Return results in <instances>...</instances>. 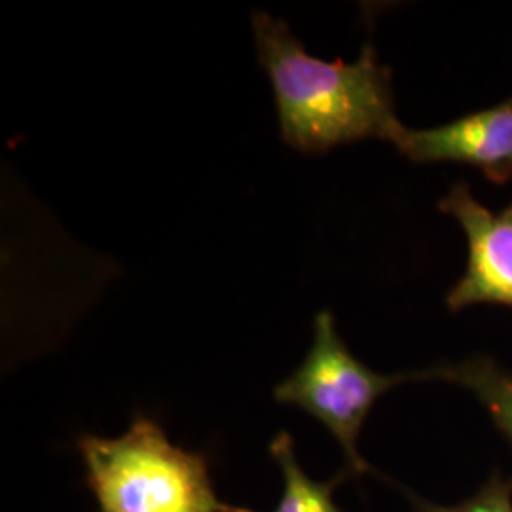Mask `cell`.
Listing matches in <instances>:
<instances>
[{"label":"cell","mask_w":512,"mask_h":512,"mask_svg":"<svg viewBox=\"0 0 512 512\" xmlns=\"http://www.w3.org/2000/svg\"><path fill=\"white\" fill-rule=\"evenodd\" d=\"M251 21L285 145L323 154L361 139L399 143L406 128L395 114L391 69L378 61L370 42L353 63L323 61L308 54L287 21L266 12H255Z\"/></svg>","instance_id":"cell-1"},{"label":"cell","mask_w":512,"mask_h":512,"mask_svg":"<svg viewBox=\"0 0 512 512\" xmlns=\"http://www.w3.org/2000/svg\"><path fill=\"white\" fill-rule=\"evenodd\" d=\"M76 450L99 512H258L224 503L207 456L173 444L148 416L116 439L82 435Z\"/></svg>","instance_id":"cell-2"},{"label":"cell","mask_w":512,"mask_h":512,"mask_svg":"<svg viewBox=\"0 0 512 512\" xmlns=\"http://www.w3.org/2000/svg\"><path fill=\"white\" fill-rule=\"evenodd\" d=\"M427 372L380 374L361 363L340 338L334 315L319 311L313 321V342L304 361L275 385L277 403L304 410L323 423L346 456V475L370 473L359 452V435L376 401L395 385L425 380Z\"/></svg>","instance_id":"cell-3"},{"label":"cell","mask_w":512,"mask_h":512,"mask_svg":"<svg viewBox=\"0 0 512 512\" xmlns=\"http://www.w3.org/2000/svg\"><path fill=\"white\" fill-rule=\"evenodd\" d=\"M439 209L458 220L469 239L467 272L446 296L448 308L512 306V202L494 213L476 202L467 184L459 183L452 186Z\"/></svg>","instance_id":"cell-4"},{"label":"cell","mask_w":512,"mask_h":512,"mask_svg":"<svg viewBox=\"0 0 512 512\" xmlns=\"http://www.w3.org/2000/svg\"><path fill=\"white\" fill-rule=\"evenodd\" d=\"M412 162H459L492 183L512 179V99L431 129H408L395 145Z\"/></svg>","instance_id":"cell-5"},{"label":"cell","mask_w":512,"mask_h":512,"mask_svg":"<svg viewBox=\"0 0 512 512\" xmlns=\"http://www.w3.org/2000/svg\"><path fill=\"white\" fill-rule=\"evenodd\" d=\"M270 456L283 476V492L274 512H344L334 503L332 492L348 476L346 473L329 482L313 480L298 463L293 439L287 431L277 433L270 442Z\"/></svg>","instance_id":"cell-6"},{"label":"cell","mask_w":512,"mask_h":512,"mask_svg":"<svg viewBox=\"0 0 512 512\" xmlns=\"http://www.w3.org/2000/svg\"><path fill=\"white\" fill-rule=\"evenodd\" d=\"M429 378L463 385L490 412L495 425L512 442V374L486 357L429 370Z\"/></svg>","instance_id":"cell-7"},{"label":"cell","mask_w":512,"mask_h":512,"mask_svg":"<svg viewBox=\"0 0 512 512\" xmlns=\"http://www.w3.org/2000/svg\"><path fill=\"white\" fill-rule=\"evenodd\" d=\"M408 497L418 512H512V478L503 480L495 476L480 494L454 507L433 505L414 494H408Z\"/></svg>","instance_id":"cell-8"}]
</instances>
